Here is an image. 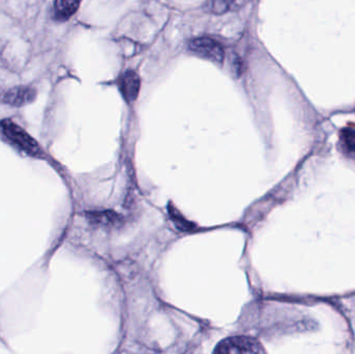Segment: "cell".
I'll list each match as a JSON object with an SVG mask.
<instances>
[{"mask_svg":"<svg viewBox=\"0 0 355 354\" xmlns=\"http://www.w3.org/2000/svg\"><path fill=\"white\" fill-rule=\"evenodd\" d=\"M341 141L344 147L352 153H355V130L345 128L341 131Z\"/></svg>","mask_w":355,"mask_h":354,"instance_id":"ba28073f","label":"cell"},{"mask_svg":"<svg viewBox=\"0 0 355 354\" xmlns=\"http://www.w3.org/2000/svg\"><path fill=\"white\" fill-rule=\"evenodd\" d=\"M189 49L193 53L212 60L216 64H223L225 60V50L220 44L217 43L214 39L209 37H198V39H192L189 44Z\"/></svg>","mask_w":355,"mask_h":354,"instance_id":"3957f363","label":"cell"},{"mask_svg":"<svg viewBox=\"0 0 355 354\" xmlns=\"http://www.w3.org/2000/svg\"><path fill=\"white\" fill-rule=\"evenodd\" d=\"M83 0H54V18L58 21H67L76 14Z\"/></svg>","mask_w":355,"mask_h":354,"instance_id":"8992f818","label":"cell"},{"mask_svg":"<svg viewBox=\"0 0 355 354\" xmlns=\"http://www.w3.org/2000/svg\"><path fill=\"white\" fill-rule=\"evenodd\" d=\"M233 2L234 0H208L205 4V10L212 14L221 15L230 10Z\"/></svg>","mask_w":355,"mask_h":354,"instance_id":"52a82bcc","label":"cell"},{"mask_svg":"<svg viewBox=\"0 0 355 354\" xmlns=\"http://www.w3.org/2000/svg\"><path fill=\"white\" fill-rule=\"evenodd\" d=\"M0 129L4 136L19 149L22 150L27 155L33 157L41 158L43 155L41 148L37 141L19 125L15 124L12 121L3 120L0 122Z\"/></svg>","mask_w":355,"mask_h":354,"instance_id":"6da1fadb","label":"cell"},{"mask_svg":"<svg viewBox=\"0 0 355 354\" xmlns=\"http://www.w3.org/2000/svg\"><path fill=\"white\" fill-rule=\"evenodd\" d=\"M37 98V89L31 85H18L6 91L2 96L3 103L14 107H22L33 103Z\"/></svg>","mask_w":355,"mask_h":354,"instance_id":"277c9868","label":"cell"},{"mask_svg":"<svg viewBox=\"0 0 355 354\" xmlns=\"http://www.w3.org/2000/svg\"><path fill=\"white\" fill-rule=\"evenodd\" d=\"M216 353H261L264 349L260 343L248 337H236L230 338L219 343L215 349Z\"/></svg>","mask_w":355,"mask_h":354,"instance_id":"7a4b0ae2","label":"cell"},{"mask_svg":"<svg viewBox=\"0 0 355 354\" xmlns=\"http://www.w3.org/2000/svg\"><path fill=\"white\" fill-rule=\"evenodd\" d=\"M121 93L123 97L128 103H132L139 97V89H141V79L135 71H126L121 76L119 82Z\"/></svg>","mask_w":355,"mask_h":354,"instance_id":"5b68a950","label":"cell"}]
</instances>
